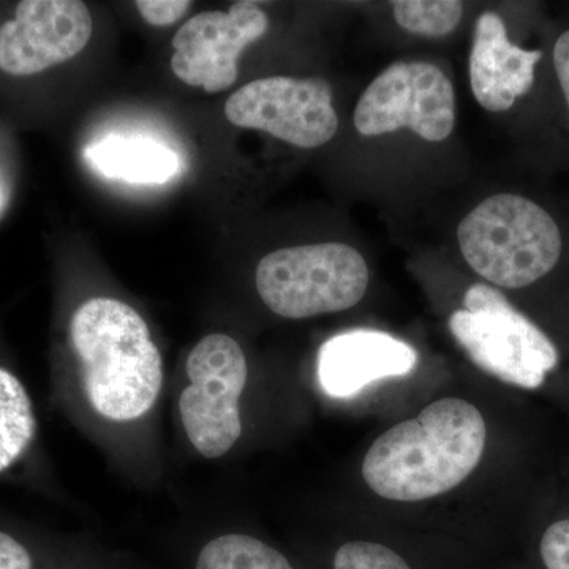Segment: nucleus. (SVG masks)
<instances>
[{"label":"nucleus","mask_w":569,"mask_h":569,"mask_svg":"<svg viewBox=\"0 0 569 569\" xmlns=\"http://www.w3.org/2000/svg\"><path fill=\"white\" fill-rule=\"evenodd\" d=\"M486 436L481 411L467 400L447 397L378 437L367 451L362 477L388 500L441 496L478 467Z\"/></svg>","instance_id":"f257e3e1"},{"label":"nucleus","mask_w":569,"mask_h":569,"mask_svg":"<svg viewBox=\"0 0 569 569\" xmlns=\"http://www.w3.org/2000/svg\"><path fill=\"white\" fill-rule=\"evenodd\" d=\"M70 343L82 391L100 418L127 425L152 410L162 392L163 359L132 306L114 298L82 302L71 317Z\"/></svg>","instance_id":"f03ea898"},{"label":"nucleus","mask_w":569,"mask_h":569,"mask_svg":"<svg viewBox=\"0 0 569 569\" xmlns=\"http://www.w3.org/2000/svg\"><path fill=\"white\" fill-rule=\"evenodd\" d=\"M460 252L477 274L518 290L549 276L563 257L560 223L533 198L497 193L463 217Z\"/></svg>","instance_id":"7ed1b4c3"},{"label":"nucleus","mask_w":569,"mask_h":569,"mask_svg":"<svg viewBox=\"0 0 569 569\" xmlns=\"http://www.w3.org/2000/svg\"><path fill=\"white\" fill-rule=\"evenodd\" d=\"M449 331L479 369L503 383L537 389L559 365L549 336L490 284L468 288Z\"/></svg>","instance_id":"20e7f679"},{"label":"nucleus","mask_w":569,"mask_h":569,"mask_svg":"<svg viewBox=\"0 0 569 569\" xmlns=\"http://www.w3.org/2000/svg\"><path fill=\"white\" fill-rule=\"evenodd\" d=\"M254 284L276 316L302 320L358 305L369 287V268L355 247L342 242L287 247L258 263Z\"/></svg>","instance_id":"39448f33"},{"label":"nucleus","mask_w":569,"mask_h":569,"mask_svg":"<svg viewBox=\"0 0 569 569\" xmlns=\"http://www.w3.org/2000/svg\"><path fill=\"white\" fill-rule=\"evenodd\" d=\"M186 367L189 385L179 397L183 432L203 458H222L242 436L239 400L249 377L244 351L233 337L217 332L193 347Z\"/></svg>","instance_id":"423d86ee"},{"label":"nucleus","mask_w":569,"mask_h":569,"mask_svg":"<svg viewBox=\"0 0 569 569\" xmlns=\"http://www.w3.org/2000/svg\"><path fill=\"white\" fill-rule=\"evenodd\" d=\"M361 137H381L400 129L441 142L456 127V92L440 67L426 61H400L370 82L353 112Z\"/></svg>","instance_id":"0eeeda50"},{"label":"nucleus","mask_w":569,"mask_h":569,"mask_svg":"<svg viewBox=\"0 0 569 569\" xmlns=\"http://www.w3.org/2000/svg\"><path fill=\"white\" fill-rule=\"evenodd\" d=\"M224 116L236 127L261 130L302 149L325 146L339 129L331 86L321 78L249 82L227 100Z\"/></svg>","instance_id":"6e6552de"},{"label":"nucleus","mask_w":569,"mask_h":569,"mask_svg":"<svg viewBox=\"0 0 569 569\" xmlns=\"http://www.w3.org/2000/svg\"><path fill=\"white\" fill-rule=\"evenodd\" d=\"M269 20L252 2L228 11H203L176 32L171 70L208 93L227 91L239 77V56L268 31Z\"/></svg>","instance_id":"1a4fd4ad"},{"label":"nucleus","mask_w":569,"mask_h":569,"mask_svg":"<svg viewBox=\"0 0 569 569\" xmlns=\"http://www.w3.org/2000/svg\"><path fill=\"white\" fill-rule=\"evenodd\" d=\"M92 26L80 0H24L0 28V70L31 77L70 61L91 40Z\"/></svg>","instance_id":"9d476101"},{"label":"nucleus","mask_w":569,"mask_h":569,"mask_svg":"<svg viewBox=\"0 0 569 569\" xmlns=\"http://www.w3.org/2000/svg\"><path fill=\"white\" fill-rule=\"evenodd\" d=\"M417 362V351L395 336L356 329L321 347L318 381L326 395L347 399L378 380L408 376Z\"/></svg>","instance_id":"9b49d317"},{"label":"nucleus","mask_w":569,"mask_h":569,"mask_svg":"<svg viewBox=\"0 0 569 569\" xmlns=\"http://www.w3.org/2000/svg\"><path fill=\"white\" fill-rule=\"evenodd\" d=\"M541 50H526L509 40L507 26L496 11H486L475 26L470 52V86L485 110H511L529 96L537 80Z\"/></svg>","instance_id":"f8f14e48"},{"label":"nucleus","mask_w":569,"mask_h":569,"mask_svg":"<svg viewBox=\"0 0 569 569\" xmlns=\"http://www.w3.org/2000/svg\"><path fill=\"white\" fill-rule=\"evenodd\" d=\"M86 162L110 179L132 183H163L178 174V156L148 138L107 137L89 144Z\"/></svg>","instance_id":"ddd939ff"},{"label":"nucleus","mask_w":569,"mask_h":569,"mask_svg":"<svg viewBox=\"0 0 569 569\" xmlns=\"http://www.w3.org/2000/svg\"><path fill=\"white\" fill-rule=\"evenodd\" d=\"M36 430V413L24 385L0 367V473L24 455Z\"/></svg>","instance_id":"4468645a"},{"label":"nucleus","mask_w":569,"mask_h":569,"mask_svg":"<svg viewBox=\"0 0 569 569\" xmlns=\"http://www.w3.org/2000/svg\"><path fill=\"white\" fill-rule=\"evenodd\" d=\"M197 569H295L279 550L249 535L228 533L201 549Z\"/></svg>","instance_id":"2eb2a0df"},{"label":"nucleus","mask_w":569,"mask_h":569,"mask_svg":"<svg viewBox=\"0 0 569 569\" xmlns=\"http://www.w3.org/2000/svg\"><path fill=\"white\" fill-rule=\"evenodd\" d=\"M392 13L403 31L440 39L458 29L463 3L456 0H399L392 3Z\"/></svg>","instance_id":"dca6fc26"},{"label":"nucleus","mask_w":569,"mask_h":569,"mask_svg":"<svg viewBox=\"0 0 569 569\" xmlns=\"http://www.w3.org/2000/svg\"><path fill=\"white\" fill-rule=\"evenodd\" d=\"M335 569H411L407 561L387 548L369 541H351L337 550Z\"/></svg>","instance_id":"f3484780"},{"label":"nucleus","mask_w":569,"mask_h":569,"mask_svg":"<svg viewBox=\"0 0 569 569\" xmlns=\"http://www.w3.org/2000/svg\"><path fill=\"white\" fill-rule=\"evenodd\" d=\"M539 557L546 569H569V519L559 520L545 531Z\"/></svg>","instance_id":"a211bd4d"},{"label":"nucleus","mask_w":569,"mask_h":569,"mask_svg":"<svg viewBox=\"0 0 569 569\" xmlns=\"http://www.w3.org/2000/svg\"><path fill=\"white\" fill-rule=\"evenodd\" d=\"M192 7V2L187 0H140L137 2L138 13L148 24L163 28L186 17L187 11Z\"/></svg>","instance_id":"6ab92c4d"},{"label":"nucleus","mask_w":569,"mask_h":569,"mask_svg":"<svg viewBox=\"0 0 569 569\" xmlns=\"http://www.w3.org/2000/svg\"><path fill=\"white\" fill-rule=\"evenodd\" d=\"M29 550L18 539L0 531V569H32Z\"/></svg>","instance_id":"aec40b11"},{"label":"nucleus","mask_w":569,"mask_h":569,"mask_svg":"<svg viewBox=\"0 0 569 569\" xmlns=\"http://www.w3.org/2000/svg\"><path fill=\"white\" fill-rule=\"evenodd\" d=\"M553 71L569 112V29L557 37L552 48Z\"/></svg>","instance_id":"412c9836"}]
</instances>
